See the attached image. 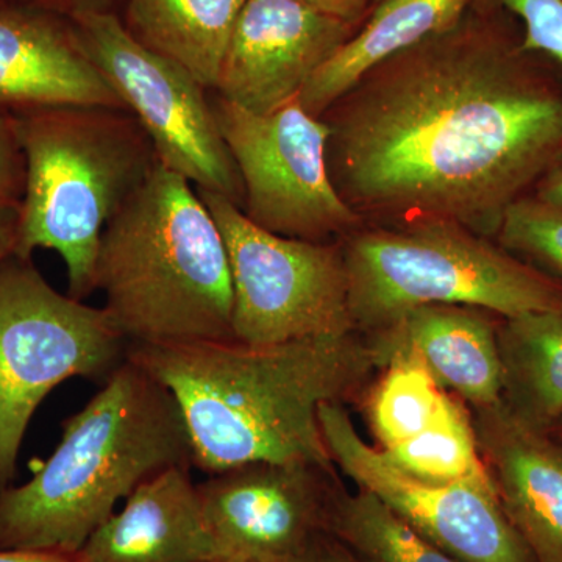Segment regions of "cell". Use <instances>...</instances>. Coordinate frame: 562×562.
Instances as JSON below:
<instances>
[{"instance_id":"cell-1","label":"cell","mask_w":562,"mask_h":562,"mask_svg":"<svg viewBox=\"0 0 562 562\" xmlns=\"http://www.w3.org/2000/svg\"><path fill=\"white\" fill-rule=\"evenodd\" d=\"M524 54L465 16L366 74L327 121L344 201L497 235L508 206L562 154V95Z\"/></svg>"},{"instance_id":"cell-2","label":"cell","mask_w":562,"mask_h":562,"mask_svg":"<svg viewBox=\"0 0 562 562\" xmlns=\"http://www.w3.org/2000/svg\"><path fill=\"white\" fill-rule=\"evenodd\" d=\"M128 358L171 391L192 465L209 475L255 461L335 464L322 403L353 401L384 368L358 331L276 346L131 344Z\"/></svg>"},{"instance_id":"cell-3","label":"cell","mask_w":562,"mask_h":562,"mask_svg":"<svg viewBox=\"0 0 562 562\" xmlns=\"http://www.w3.org/2000/svg\"><path fill=\"white\" fill-rule=\"evenodd\" d=\"M173 465H192L171 391L127 358L21 486L0 492V550L79 553L117 502Z\"/></svg>"},{"instance_id":"cell-4","label":"cell","mask_w":562,"mask_h":562,"mask_svg":"<svg viewBox=\"0 0 562 562\" xmlns=\"http://www.w3.org/2000/svg\"><path fill=\"white\" fill-rule=\"evenodd\" d=\"M94 283L131 344L233 339L220 227L190 181L161 162L106 224Z\"/></svg>"},{"instance_id":"cell-5","label":"cell","mask_w":562,"mask_h":562,"mask_svg":"<svg viewBox=\"0 0 562 562\" xmlns=\"http://www.w3.org/2000/svg\"><path fill=\"white\" fill-rule=\"evenodd\" d=\"M27 177L14 254L54 250L68 271V295L95 291L106 224L160 162L128 110L52 106L14 113Z\"/></svg>"},{"instance_id":"cell-6","label":"cell","mask_w":562,"mask_h":562,"mask_svg":"<svg viewBox=\"0 0 562 562\" xmlns=\"http://www.w3.org/2000/svg\"><path fill=\"white\" fill-rule=\"evenodd\" d=\"M355 331L382 330L412 310L461 305L503 319L561 308L562 286L457 222L406 221L342 244Z\"/></svg>"},{"instance_id":"cell-7","label":"cell","mask_w":562,"mask_h":562,"mask_svg":"<svg viewBox=\"0 0 562 562\" xmlns=\"http://www.w3.org/2000/svg\"><path fill=\"white\" fill-rule=\"evenodd\" d=\"M128 347L105 308L54 290L32 258H0V492L44 398L76 376L105 382Z\"/></svg>"},{"instance_id":"cell-8","label":"cell","mask_w":562,"mask_h":562,"mask_svg":"<svg viewBox=\"0 0 562 562\" xmlns=\"http://www.w3.org/2000/svg\"><path fill=\"white\" fill-rule=\"evenodd\" d=\"M198 194L227 249L235 341L276 346L355 333L341 246L276 235L224 195Z\"/></svg>"},{"instance_id":"cell-9","label":"cell","mask_w":562,"mask_h":562,"mask_svg":"<svg viewBox=\"0 0 562 562\" xmlns=\"http://www.w3.org/2000/svg\"><path fill=\"white\" fill-rule=\"evenodd\" d=\"M239 177L243 213L258 227L305 241L349 235L361 216L339 194L328 166L330 125L299 101L258 114L211 101Z\"/></svg>"},{"instance_id":"cell-10","label":"cell","mask_w":562,"mask_h":562,"mask_svg":"<svg viewBox=\"0 0 562 562\" xmlns=\"http://www.w3.org/2000/svg\"><path fill=\"white\" fill-rule=\"evenodd\" d=\"M83 49L149 136L158 160L195 190L243 209L241 177L222 138L206 88L179 63L133 38L116 11L70 18Z\"/></svg>"},{"instance_id":"cell-11","label":"cell","mask_w":562,"mask_h":562,"mask_svg":"<svg viewBox=\"0 0 562 562\" xmlns=\"http://www.w3.org/2000/svg\"><path fill=\"white\" fill-rule=\"evenodd\" d=\"M319 422L339 473L453 560L535 562L503 512L486 469L457 482H431L366 441L347 403H322Z\"/></svg>"},{"instance_id":"cell-12","label":"cell","mask_w":562,"mask_h":562,"mask_svg":"<svg viewBox=\"0 0 562 562\" xmlns=\"http://www.w3.org/2000/svg\"><path fill=\"white\" fill-rule=\"evenodd\" d=\"M346 491L335 464L255 461L198 484L203 516L221 557L302 562L331 535Z\"/></svg>"},{"instance_id":"cell-13","label":"cell","mask_w":562,"mask_h":562,"mask_svg":"<svg viewBox=\"0 0 562 562\" xmlns=\"http://www.w3.org/2000/svg\"><path fill=\"white\" fill-rule=\"evenodd\" d=\"M355 27L301 0H247L214 91L251 113L283 109L297 101Z\"/></svg>"},{"instance_id":"cell-14","label":"cell","mask_w":562,"mask_h":562,"mask_svg":"<svg viewBox=\"0 0 562 562\" xmlns=\"http://www.w3.org/2000/svg\"><path fill=\"white\" fill-rule=\"evenodd\" d=\"M480 457L535 562H562V439L505 402L471 409Z\"/></svg>"},{"instance_id":"cell-15","label":"cell","mask_w":562,"mask_h":562,"mask_svg":"<svg viewBox=\"0 0 562 562\" xmlns=\"http://www.w3.org/2000/svg\"><path fill=\"white\" fill-rule=\"evenodd\" d=\"M106 106L127 110L69 18L38 9H0V110Z\"/></svg>"},{"instance_id":"cell-16","label":"cell","mask_w":562,"mask_h":562,"mask_svg":"<svg viewBox=\"0 0 562 562\" xmlns=\"http://www.w3.org/2000/svg\"><path fill=\"white\" fill-rule=\"evenodd\" d=\"M492 316L472 306L427 305L366 336L384 366L394 355H414L469 408H487L503 394L498 324Z\"/></svg>"},{"instance_id":"cell-17","label":"cell","mask_w":562,"mask_h":562,"mask_svg":"<svg viewBox=\"0 0 562 562\" xmlns=\"http://www.w3.org/2000/svg\"><path fill=\"white\" fill-rule=\"evenodd\" d=\"M191 468L173 465L136 487L124 508L81 547V562H202L221 557Z\"/></svg>"},{"instance_id":"cell-18","label":"cell","mask_w":562,"mask_h":562,"mask_svg":"<svg viewBox=\"0 0 562 562\" xmlns=\"http://www.w3.org/2000/svg\"><path fill=\"white\" fill-rule=\"evenodd\" d=\"M475 0H379L358 32L303 88L299 103L322 117L373 68L460 24Z\"/></svg>"},{"instance_id":"cell-19","label":"cell","mask_w":562,"mask_h":562,"mask_svg":"<svg viewBox=\"0 0 562 562\" xmlns=\"http://www.w3.org/2000/svg\"><path fill=\"white\" fill-rule=\"evenodd\" d=\"M247 0H125L133 38L179 63L214 91L233 27Z\"/></svg>"},{"instance_id":"cell-20","label":"cell","mask_w":562,"mask_h":562,"mask_svg":"<svg viewBox=\"0 0 562 562\" xmlns=\"http://www.w3.org/2000/svg\"><path fill=\"white\" fill-rule=\"evenodd\" d=\"M502 401L517 416L549 430L562 414V306L498 324Z\"/></svg>"},{"instance_id":"cell-21","label":"cell","mask_w":562,"mask_h":562,"mask_svg":"<svg viewBox=\"0 0 562 562\" xmlns=\"http://www.w3.org/2000/svg\"><path fill=\"white\" fill-rule=\"evenodd\" d=\"M368 398V416L379 449L417 438L464 403L443 390L414 355L387 361Z\"/></svg>"},{"instance_id":"cell-22","label":"cell","mask_w":562,"mask_h":562,"mask_svg":"<svg viewBox=\"0 0 562 562\" xmlns=\"http://www.w3.org/2000/svg\"><path fill=\"white\" fill-rule=\"evenodd\" d=\"M331 536L360 562H458L361 490L344 491Z\"/></svg>"},{"instance_id":"cell-23","label":"cell","mask_w":562,"mask_h":562,"mask_svg":"<svg viewBox=\"0 0 562 562\" xmlns=\"http://www.w3.org/2000/svg\"><path fill=\"white\" fill-rule=\"evenodd\" d=\"M383 452L406 472L431 482H457L484 471L465 403L430 430Z\"/></svg>"},{"instance_id":"cell-24","label":"cell","mask_w":562,"mask_h":562,"mask_svg":"<svg viewBox=\"0 0 562 562\" xmlns=\"http://www.w3.org/2000/svg\"><path fill=\"white\" fill-rule=\"evenodd\" d=\"M497 235L506 249L562 276V209L539 199H517L503 214Z\"/></svg>"},{"instance_id":"cell-25","label":"cell","mask_w":562,"mask_h":562,"mask_svg":"<svg viewBox=\"0 0 562 562\" xmlns=\"http://www.w3.org/2000/svg\"><path fill=\"white\" fill-rule=\"evenodd\" d=\"M522 21L520 49L549 55L562 66V0H501Z\"/></svg>"},{"instance_id":"cell-26","label":"cell","mask_w":562,"mask_h":562,"mask_svg":"<svg viewBox=\"0 0 562 562\" xmlns=\"http://www.w3.org/2000/svg\"><path fill=\"white\" fill-rule=\"evenodd\" d=\"M27 177L13 114L0 110V206H21Z\"/></svg>"},{"instance_id":"cell-27","label":"cell","mask_w":562,"mask_h":562,"mask_svg":"<svg viewBox=\"0 0 562 562\" xmlns=\"http://www.w3.org/2000/svg\"><path fill=\"white\" fill-rule=\"evenodd\" d=\"M117 0H0V9H38L74 18L87 11H116Z\"/></svg>"},{"instance_id":"cell-28","label":"cell","mask_w":562,"mask_h":562,"mask_svg":"<svg viewBox=\"0 0 562 562\" xmlns=\"http://www.w3.org/2000/svg\"><path fill=\"white\" fill-rule=\"evenodd\" d=\"M301 2L349 24L358 25L371 0H301Z\"/></svg>"},{"instance_id":"cell-29","label":"cell","mask_w":562,"mask_h":562,"mask_svg":"<svg viewBox=\"0 0 562 562\" xmlns=\"http://www.w3.org/2000/svg\"><path fill=\"white\" fill-rule=\"evenodd\" d=\"M302 562H360L335 536H325Z\"/></svg>"},{"instance_id":"cell-30","label":"cell","mask_w":562,"mask_h":562,"mask_svg":"<svg viewBox=\"0 0 562 562\" xmlns=\"http://www.w3.org/2000/svg\"><path fill=\"white\" fill-rule=\"evenodd\" d=\"M543 203L562 209V154L539 181L538 198Z\"/></svg>"},{"instance_id":"cell-31","label":"cell","mask_w":562,"mask_h":562,"mask_svg":"<svg viewBox=\"0 0 562 562\" xmlns=\"http://www.w3.org/2000/svg\"><path fill=\"white\" fill-rule=\"evenodd\" d=\"M20 227V206H0V258L14 254Z\"/></svg>"},{"instance_id":"cell-32","label":"cell","mask_w":562,"mask_h":562,"mask_svg":"<svg viewBox=\"0 0 562 562\" xmlns=\"http://www.w3.org/2000/svg\"><path fill=\"white\" fill-rule=\"evenodd\" d=\"M0 562H81L77 553L0 550Z\"/></svg>"},{"instance_id":"cell-33","label":"cell","mask_w":562,"mask_h":562,"mask_svg":"<svg viewBox=\"0 0 562 562\" xmlns=\"http://www.w3.org/2000/svg\"><path fill=\"white\" fill-rule=\"evenodd\" d=\"M547 431L552 432L554 438L562 439V414H561L560 419L554 422L552 427H550L549 430H547Z\"/></svg>"},{"instance_id":"cell-34","label":"cell","mask_w":562,"mask_h":562,"mask_svg":"<svg viewBox=\"0 0 562 562\" xmlns=\"http://www.w3.org/2000/svg\"><path fill=\"white\" fill-rule=\"evenodd\" d=\"M202 562H244V561L235 560V558L216 557V558H211V560H206V561H202Z\"/></svg>"}]
</instances>
